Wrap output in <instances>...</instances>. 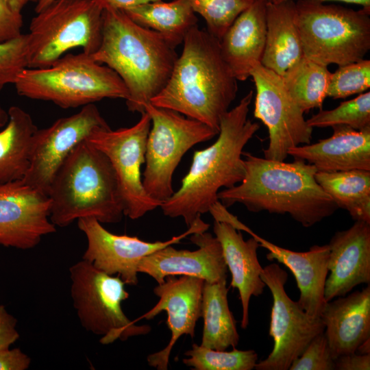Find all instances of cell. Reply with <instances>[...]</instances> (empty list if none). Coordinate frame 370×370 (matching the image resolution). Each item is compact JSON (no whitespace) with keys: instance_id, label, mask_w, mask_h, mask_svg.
<instances>
[{"instance_id":"obj_47","label":"cell","mask_w":370,"mask_h":370,"mask_svg":"<svg viewBox=\"0 0 370 370\" xmlns=\"http://www.w3.org/2000/svg\"><path fill=\"white\" fill-rule=\"evenodd\" d=\"M267 1V2H273L275 0H265Z\"/></svg>"},{"instance_id":"obj_18","label":"cell","mask_w":370,"mask_h":370,"mask_svg":"<svg viewBox=\"0 0 370 370\" xmlns=\"http://www.w3.org/2000/svg\"><path fill=\"white\" fill-rule=\"evenodd\" d=\"M190 241L199 248L178 250L173 245L160 249L141 259L137 271L153 278L160 284L169 275L194 276L214 282L227 279V267L220 243L210 233L190 235Z\"/></svg>"},{"instance_id":"obj_43","label":"cell","mask_w":370,"mask_h":370,"mask_svg":"<svg viewBox=\"0 0 370 370\" xmlns=\"http://www.w3.org/2000/svg\"><path fill=\"white\" fill-rule=\"evenodd\" d=\"M10 8L14 11L21 12L22 9L30 2L37 3L38 0H6Z\"/></svg>"},{"instance_id":"obj_5","label":"cell","mask_w":370,"mask_h":370,"mask_svg":"<svg viewBox=\"0 0 370 370\" xmlns=\"http://www.w3.org/2000/svg\"><path fill=\"white\" fill-rule=\"evenodd\" d=\"M49 219L66 227L82 218L116 223L124 215L112 166L88 139L81 142L60 166L48 188Z\"/></svg>"},{"instance_id":"obj_32","label":"cell","mask_w":370,"mask_h":370,"mask_svg":"<svg viewBox=\"0 0 370 370\" xmlns=\"http://www.w3.org/2000/svg\"><path fill=\"white\" fill-rule=\"evenodd\" d=\"M306 122L312 128L346 125L362 130L370 127V92L360 93L332 110L321 109Z\"/></svg>"},{"instance_id":"obj_23","label":"cell","mask_w":370,"mask_h":370,"mask_svg":"<svg viewBox=\"0 0 370 370\" xmlns=\"http://www.w3.org/2000/svg\"><path fill=\"white\" fill-rule=\"evenodd\" d=\"M214 234L221 244L223 258L232 275L230 286L237 288L242 306L241 328L249 324V305L251 296L262 294L266 286L261 278L262 267L257 251L260 246L256 238L245 241L242 234L230 223L215 221Z\"/></svg>"},{"instance_id":"obj_13","label":"cell","mask_w":370,"mask_h":370,"mask_svg":"<svg viewBox=\"0 0 370 370\" xmlns=\"http://www.w3.org/2000/svg\"><path fill=\"white\" fill-rule=\"evenodd\" d=\"M250 77L256 90L254 115L269 132L264 158L284 161L289 149L310 143L313 128L308 125L304 113L291 97L280 75L258 64L251 71Z\"/></svg>"},{"instance_id":"obj_22","label":"cell","mask_w":370,"mask_h":370,"mask_svg":"<svg viewBox=\"0 0 370 370\" xmlns=\"http://www.w3.org/2000/svg\"><path fill=\"white\" fill-rule=\"evenodd\" d=\"M320 318L332 358L353 354L370 338V286L326 301Z\"/></svg>"},{"instance_id":"obj_2","label":"cell","mask_w":370,"mask_h":370,"mask_svg":"<svg viewBox=\"0 0 370 370\" xmlns=\"http://www.w3.org/2000/svg\"><path fill=\"white\" fill-rule=\"evenodd\" d=\"M253 95L249 91L222 116L219 137L212 145L194 152L180 188L160 206L165 216L182 217L190 227L218 201L220 188L242 182L245 174L243 148L260 129L247 118Z\"/></svg>"},{"instance_id":"obj_45","label":"cell","mask_w":370,"mask_h":370,"mask_svg":"<svg viewBox=\"0 0 370 370\" xmlns=\"http://www.w3.org/2000/svg\"><path fill=\"white\" fill-rule=\"evenodd\" d=\"M8 121V113L1 105H0V130L3 128Z\"/></svg>"},{"instance_id":"obj_9","label":"cell","mask_w":370,"mask_h":370,"mask_svg":"<svg viewBox=\"0 0 370 370\" xmlns=\"http://www.w3.org/2000/svg\"><path fill=\"white\" fill-rule=\"evenodd\" d=\"M71 296L82 325L101 336L103 345L131 336L145 335L149 325H136L122 310L129 297L125 283L118 275H110L82 260L69 269Z\"/></svg>"},{"instance_id":"obj_4","label":"cell","mask_w":370,"mask_h":370,"mask_svg":"<svg viewBox=\"0 0 370 370\" xmlns=\"http://www.w3.org/2000/svg\"><path fill=\"white\" fill-rule=\"evenodd\" d=\"M175 49L123 10L108 8L103 11L100 45L91 56L121 77L129 93L128 110L143 113L166 84L178 58Z\"/></svg>"},{"instance_id":"obj_1","label":"cell","mask_w":370,"mask_h":370,"mask_svg":"<svg viewBox=\"0 0 370 370\" xmlns=\"http://www.w3.org/2000/svg\"><path fill=\"white\" fill-rule=\"evenodd\" d=\"M245 174L239 184L218 193L226 208L236 203L252 212L288 214L305 227L332 215L338 208L315 179L316 167L303 160L292 162L243 152Z\"/></svg>"},{"instance_id":"obj_19","label":"cell","mask_w":370,"mask_h":370,"mask_svg":"<svg viewBox=\"0 0 370 370\" xmlns=\"http://www.w3.org/2000/svg\"><path fill=\"white\" fill-rule=\"evenodd\" d=\"M328 245L325 301L346 295L360 284H369L370 223L355 221L349 228L336 232Z\"/></svg>"},{"instance_id":"obj_24","label":"cell","mask_w":370,"mask_h":370,"mask_svg":"<svg viewBox=\"0 0 370 370\" xmlns=\"http://www.w3.org/2000/svg\"><path fill=\"white\" fill-rule=\"evenodd\" d=\"M265 0H255L227 29L220 40L223 58L237 80L245 81L261 64L266 40Z\"/></svg>"},{"instance_id":"obj_37","label":"cell","mask_w":370,"mask_h":370,"mask_svg":"<svg viewBox=\"0 0 370 370\" xmlns=\"http://www.w3.org/2000/svg\"><path fill=\"white\" fill-rule=\"evenodd\" d=\"M23 17L12 10L6 0H0V43L9 41L21 33Z\"/></svg>"},{"instance_id":"obj_6","label":"cell","mask_w":370,"mask_h":370,"mask_svg":"<svg viewBox=\"0 0 370 370\" xmlns=\"http://www.w3.org/2000/svg\"><path fill=\"white\" fill-rule=\"evenodd\" d=\"M14 85L17 93L32 99L75 108L105 98L124 99L128 90L110 67L84 52L66 54L45 68H26Z\"/></svg>"},{"instance_id":"obj_42","label":"cell","mask_w":370,"mask_h":370,"mask_svg":"<svg viewBox=\"0 0 370 370\" xmlns=\"http://www.w3.org/2000/svg\"><path fill=\"white\" fill-rule=\"evenodd\" d=\"M290 0H275L273 2H281ZM295 1V0H293ZM322 2L325 1H337V2H343L347 3H353L362 6L364 8L370 9V0H317Z\"/></svg>"},{"instance_id":"obj_3","label":"cell","mask_w":370,"mask_h":370,"mask_svg":"<svg viewBox=\"0 0 370 370\" xmlns=\"http://www.w3.org/2000/svg\"><path fill=\"white\" fill-rule=\"evenodd\" d=\"M183 44L166 84L150 103L202 122L219 134L221 119L236 98L238 80L223 58L219 40L207 30L193 27Z\"/></svg>"},{"instance_id":"obj_44","label":"cell","mask_w":370,"mask_h":370,"mask_svg":"<svg viewBox=\"0 0 370 370\" xmlns=\"http://www.w3.org/2000/svg\"><path fill=\"white\" fill-rule=\"evenodd\" d=\"M359 354H370V338L363 341L357 348L356 352Z\"/></svg>"},{"instance_id":"obj_39","label":"cell","mask_w":370,"mask_h":370,"mask_svg":"<svg viewBox=\"0 0 370 370\" xmlns=\"http://www.w3.org/2000/svg\"><path fill=\"white\" fill-rule=\"evenodd\" d=\"M31 358L19 348L0 350V370H26Z\"/></svg>"},{"instance_id":"obj_28","label":"cell","mask_w":370,"mask_h":370,"mask_svg":"<svg viewBox=\"0 0 370 370\" xmlns=\"http://www.w3.org/2000/svg\"><path fill=\"white\" fill-rule=\"evenodd\" d=\"M226 280L204 282L201 317L204 330L201 345L223 351L236 347L239 341L236 321L230 310Z\"/></svg>"},{"instance_id":"obj_33","label":"cell","mask_w":370,"mask_h":370,"mask_svg":"<svg viewBox=\"0 0 370 370\" xmlns=\"http://www.w3.org/2000/svg\"><path fill=\"white\" fill-rule=\"evenodd\" d=\"M206 21L207 31L219 41L235 19L255 0H187Z\"/></svg>"},{"instance_id":"obj_38","label":"cell","mask_w":370,"mask_h":370,"mask_svg":"<svg viewBox=\"0 0 370 370\" xmlns=\"http://www.w3.org/2000/svg\"><path fill=\"white\" fill-rule=\"evenodd\" d=\"M16 323L5 306L0 305V350L9 348L19 338Z\"/></svg>"},{"instance_id":"obj_15","label":"cell","mask_w":370,"mask_h":370,"mask_svg":"<svg viewBox=\"0 0 370 370\" xmlns=\"http://www.w3.org/2000/svg\"><path fill=\"white\" fill-rule=\"evenodd\" d=\"M77 226L87 239L82 260L108 275L119 276L125 284L136 286L138 282L137 267L143 258L178 243L186 236L206 232L210 225L200 218L184 233L166 241L153 243L144 241L137 236L111 233L94 218L79 219Z\"/></svg>"},{"instance_id":"obj_31","label":"cell","mask_w":370,"mask_h":370,"mask_svg":"<svg viewBox=\"0 0 370 370\" xmlns=\"http://www.w3.org/2000/svg\"><path fill=\"white\" fill-rule=\"evenodd\" d=\"M184 365L195 370H251L258 361V354L253 349L239 350L233 347L230 352L220 351L193 344L184 353Z\"/></svg>"},{"instance_id":"obj_20","label":"cell","mask_w":370,"mask_h":370,"mask_svg":"<svg viewBox=\"0 0 370 370\" xmlns=\"http://www.w3.org/2000/svg\"><path fill=\"white\" fill-rule=\"evenodd\" d=\"M240 230L249 233L260 246L268 250L267 259L276 260L292 272L300 295L297 303L310 317H320L325 304L324 289L328 274V245H315L307 251H294L279 247L255 234L242 223Z\"/></svg>"},{"instance_id":"obj_17","label":"cell","mask_w":370,"mask_h":370,"mask_svg":"<svg viewBox=\"0 0 370 370\" xmlns=\"http://www.w3.org/2000/svg\"><path fill=\"white\" fill-rule=\"evenodd\" d=\"M204 282L194 276L169 275L163 283L153 288L159 301L141 318L151 319L162 311H166V324L171 337L166 347L148 356L149 366L158 370H166L172 348L178 338L182 335L195 336L197 322L201 317Z\"/></svg>"},{"instance_id":"obj_16","label":"cell","mask_w":370,"mask_h":370,"mask_svg":"<svg viewBox=\"0 0 370 370\" xmlns=\"http://www.w3.org/2000/svg\"><path fill=\"white\" fill-rule=\"evenodd\" d=\"M47 194L23 180L0 184V245L29 249L56 231Z\"/></svg>"},{"instance_id":"obj_7","label":"cell","mask_w":370,"mask_h":370,"mask_svg":"<svg viewBox=\"0 0 370 370\" xmlns=\"http://www.w3.org/2000/svg\"><path fill=\"white\" fill-rule=\"evenodd\" d=\"M304 55L341 66L364 59L370 49V9L355 10L317 0L295 1Z\"/></svg>"},{"instance_id":"obj_46","label":"cell","mask_w":370,"mask_h":370,"mask_svg":"<svg viewBox=\"0 0 370 370\" xmlns=\"http://www.w3.org/2000/svg\"><path fill=\"white\" fill-rule=\"evenodd\" d=\"M55 0H38L35 8L36 13H38L47 8Z\"/></svg>"},{"instance_id":"obj_11","label":"cell","mask_w":370,"mask_h":370,"mask_svg":"<svg viewBox=\"0 0 370 370\" xmlns=\"http://www.w3.org/2000/svg\"><path fill=\"white\" fill-rule=\"evenodd\" d=\"M130 127L100 129L87 138L108 158L114 171L124 215L138 219L161 206L147 193L141 166L145 162L146 145L151 120L147 112Z\"/></svg>"},{"instance_id":"obj_35","label":"cell","mask_w":370,"mask_h":370,"mask_svg":"<svg viewBox=\"0 0 370 370\" xmlns=\"http://www.w3.org/2000/svg\"><path fill=\"white\" fill-rule=\"evenodd\" d=\"M27 65V34L0 43V90L9 84H14Z\"/></svg>"},{"instance_id":"obj_8","label":"cell","mask_w":370,"mask_h":370,"mask_svg":"<svg viewBox=\"0 0 370 370\" xmlns=\"http://www.w3.org/2000/svg\"><path fill=\"white\" fill-rule=\"evenodd\" d=\"M103 11L94 0H55L36 13L27 34V68L48 67L73 48L93 54L101 41Z\"/></svg>"},{"instance_id":"obj_36","label":"cell","mask_w":370,"mask_h":370,"mask_svg":"<svg viewBox=\"0 0 370 370\" xmlns=\"http://www.w3.org/2000/svg\"><path fill=\"white\" fill-rule=\"evenodd\" d=\"M290 370H333L332 358L325 332L317 335L301 354L291 363Z\"/></svg>"},{"instance_id":"obj_14","label":"cell","mask_w":370,"mask_h":370,"mask_svg":"<svg viewBox=\"0 0 370 370\" xmlns=\"http://www.w3.org/2000/svg\"><path fill=\"white\" fill-rule=\"evenodd\" d=\"M109 127L97 106L90 103L48 127L38 129L33 137L29 169L22 180L47 194L56 173L71 151L95 131Z\"/></svg>"},{"instance_id":"obj_25","label":"cell","mask_w":370,"mask_h":370,"mask_svg":"<svg viewBox=\"0 0 370 370\" xmlns=\"http://www.w3.org/2000/svg\"><path fill=\"white\" fill-rule=\"evenodd\" d=\"M266 40L261 64L282 76L304 56L295 1L267 2Z\"/></svg>"},{"instance_id":"obj_10","label":"cell","mask_w":370,"mask_h":370,"mask_svg":"<svg viewBox=\"0 0 370 370\" xmlns=\"http://www.w3.org/2000/svg\"><path fill=\"white\" fill-rule=\"evenodd\" d=\"M151 120L148 134L143 186L152 199L161 204L172 196L173 173L183 156L195 145L218 134L197 120L151 103L145 108Z\"/></svg>"},{"instance_id":"obj_21","label":"cell","mask_w":370,"mask_h":370,"mask_svg":"<svg viewBox=\"0 0 370 370\" xmlns=\"http://www.w3.org/2000/svg\"><path fill=\"white\" fill-rule=\"evenodd\" d=\"M332 129L330 137L292 147L288 155L314 166L318 171H370V127L356 130L335 125Z\"/></svg>"},{"instance_id":"obj_27","label":"cell","mask_w":370,"mask_h":370,"mask_svg":"<svg viewBox=\"0 0 370 370\" xmlns=\"http://www.w3.org/2000/svg\"><path fill=\"white\" fill-rule=\"evenodd\" d=\"M123 11L138 25L159 33L175 48L197 26V16L187 0L149 2Z\"/></svg>"},{"instance_id":"obj_26","label":"cell","mask_w":370,"mask_h":370,"mask_svg":"<svg viewBox=\"0 0 370 370\" xmlns=\"http://www.w3.org/2000/svg\"><path fill=\"white\" fill-rule=\"evenodd\" d=\"M0 130V184L22 180L29 166L33 137L38 130L30 114L11 106Z\"/></svg>"},{"instance_id":"obj_41","label":"cell","mask_w":370,"mask_h":370,"mask_svg":"<svg viewBox=\"0 0 370 370\" xmlns=\"http://www.w3.org/2000/svg\"><path fill=\"white\" fill-rule=\"evenodd\" d=\"M101 8L124 10L140 4L162 0H94Z\"/></svg>"},{"instance_id":"obj_34","label":"cell","mask_w":370,"mask_h":370,"mask_svg":"<svg viewBox=\"0 0 370 370\" xmlns=\"http://www.w3.org/2000/svg\"><path fill=\"white\" fill-rule=\"evenodd\" d=\"M370 88V60L362 59L349 64L338 66L331 73L327 97L344 99L360 94Z\"/></svg>"},{"instance_id":"obj_40","label":"cell","mask_w":370,"mask_h":370,"mask_svg":"<svg viewBox=\"0 0 370 370\" xmlns=\"http://www.w3.org/2000/svg\"><path fill=\"white\" fill-rule=\"evenodd\" d=\"M334 367L337 370H369L370 354L341 356L334 360Z\"/></svg>"},{"instance_id":"obj_29","label":"cell","mask_w":370,"mask_h":370,"mask_svg":"<svg viewBox=\"0 0 370 370\" xmlns=\"http://www.w3.org/2000/svg\"><path fill=\"white\" fill-rule=\"evenodd\" d=\"M315 179L338 208L370 223V171H317Z\"/></svg>"},{"instance_id":"obj_12","label":"cell","mask_w":370,"mask_h":370,"mask_svg":"<svg viewBox=\"0 0 370 370\" xmlns=\"http://www.w3.org/2000/svg\"><path fill=\"white\" fill-rule=\"evenodd\" d=\"M261 278L273 298L269 334L273 347L268 356L257 362L256 370H288L310 341L325 330L320 317L308 315L287 295L288 274L277 263L262 269Z\"/></svg>"},{"instance_id":"obj_30","label":"cell","mask_w":370,"mask_h":370,"mask_svg":"<svg viewBox=\"0 0 370 370\" xmlns=\"http://www.w3.org/2000/svg\"><path fill=\"white\" fill-rule=\"evenodd\" d=\"M330 74L328 66L304 56L281 77L291 97L305 113L322 109Z\"/></svg>"}]
</instances>
